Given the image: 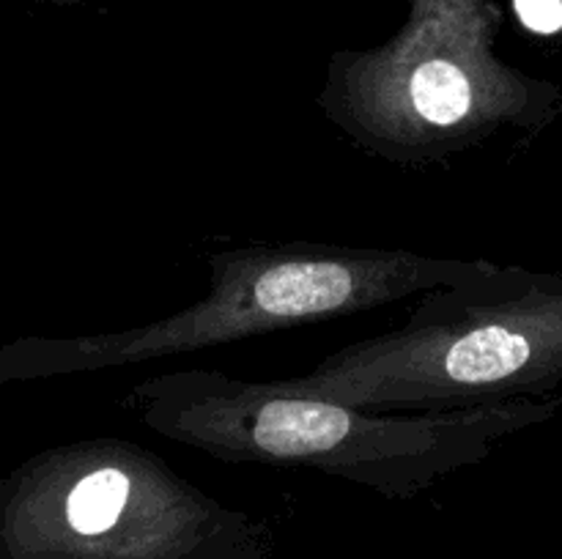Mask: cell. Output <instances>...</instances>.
I'll return each mask as SVG.
<instances>
[{
    "mask_svg": "<svg viewBox=\"0 0 562 559\" xmlns=\"http://www.w3.org/2000/svg\"><path fill=\"white\" fill-rule=\"evenodd\" d=\"M151 392L148 420L168 436L220 458L289 460L349 475H426L483 458L516 409L384 417L283 387L223 376H168Z\"/></svg>",
    "mask_w": 562,
    "mask_h": 559,
    "instance_id": "cell-1",
    "label": "cell"
},
{
    "mask_svg": "<svg viewBox=\"0 0 562 559\" xmlns=\"http://www.w3.org/2000/svg\"><path fill=\"white\" fill-rule=\"evenodd\" d=\"M431 301L401 332L335 354L289 389L355 409H445L527 387L549 367L562 327L547 301L516 294L494 269Z\"/></svg>",
    "mask_w": 562,
    "mask_h": 559,
    "instance_id": "cell-2",
    "label": "cell"
},
{
    "mask_svg": "<svg viewBox=\"0 0 562 559\" xmlns=\"http://www.w3.org/2000/svg\"><path fill=\"white\" fill-rule=\"evenodd\" d=\"M486 263L428 261L406 255H263L241 258L236 272L214 280L206 301L157 327L71 343H20L11 373L93 370L104 365L162 356L170 351L228 343L272 327L379 305L382 299L437 283H461L486 272Z\"/></svg>",
    "mask_w": 562,
    "mask_h": 559,
    "instance_id": "cell-3",
    "label": "cell"
},
{
    "mask_svg": "<svg viewBox=\"0 0 562 559\" xmlns=\"http://www.w3.org/2000/svg\"><path fill=\"white\" fill-rule=\"evenodd\" d=\"M412 102L428 124H459L472 104V82L459 64L431 55L412 71Z\"/></svg>",
    "mask_w": 562,
    "mask_h": 559,
    "instance_id": "cell-4",
    "label": "cell"
},
{
    "mask_svg": "<svg viewBox=\"0 0 562 559\" xmlns=\"http://www.w3.org/2000/svg\"><path fill=\"white\" fill-rule=\"evenodd\" d=\"M130 499V480L119 469H97L82 477L69 493L66 518L80 535H102L113 529Z\"/></svg>",
    "mask_w": 562,
    "mask_h": 559,
    "instance_id": "cell-5",
    "label": "cell"
},
{
    "mask_svg": "<svg viewBox=\"0 0 562 559\" xmlns=\"http://www.w3.org/2000/svg\"><path fill=\"white\" fill-rule=\"evenodd\" d=\"M521 25L532 33H558L562 31V0H514Z\"/></svg>",
    "mask_w": 562,
    "mask_h": 559,
    "instance_id": "cell-6",
    "label": "cell"
}]
</instances>
